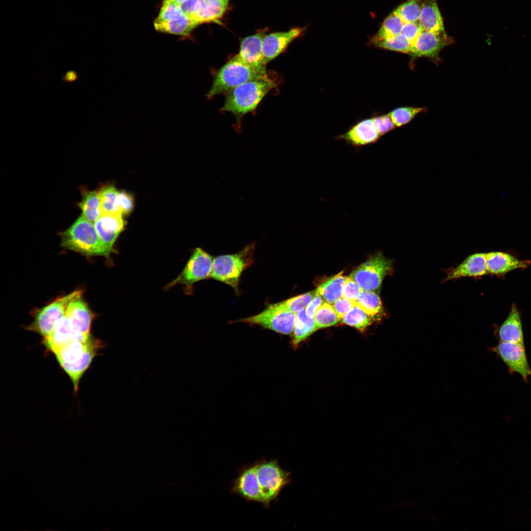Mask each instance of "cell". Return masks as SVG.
Wrapping results in <instances>:
<instances>
[{"mask_svg":"<svg viewBox=\"0 0 531 531\" xmlns=\"http://www.w3.org/2000/svg\"><path fill=\"white\" fill-rule=\"evenodd\" d=\"M277 83L269 75L248 81L225 94L221 111L232 114L239 129L242 118L255 111L264 97L277 87Z\"/></svg>","mask_w":531,"mask_h":531,"instance_id":"obj_1","label":"cell"},{"mask_svg":"<svg viewBox=\"0 0 531 531\" xmlns=\"http://www.w3.org/2000/svg\"><path fill=\"white\" fill-rule=\"evenodd\" d=\"M101 346L99 340L90 335L84 339L74 340L53 353L59 365L70 379L75 391L78 390L81 378Z\"/></svg>","mask_w":531,"mask_h":531,"instance_id":"obj_2","label":"cell"},{"mask_svg":"<svg viewBox=\"0 0 531 531\" xmlns=\"http://www.w3.org/2000/svg\"><path fill=\"white\" fill-rule=\"evenodd\" d=\"M60 237L62 247L84 256L109 258L112 253L99 237L94 223L81 215L61 233Z\"/></svg>","mask_w":531,"mask_h":531,"instance_id":"obj_3","label":"cell"},{"mask_svg":"<svg viewBox=\"0 0 531 531\" xmlns=\"http://www.w3.org/2000/svg\"><path fill=\"white\" fill-rule=\"evenodd\" d=\"M268 75H261L236 55L214 72L211 86L206 96L209 100L216 95L226 94L248 81Z\"/></svg>","mask_w":531,"mask_h":531,"instance_id":"obj_4","label":"cell"},{"mask_svg":"<svg viewBox=\"0 0 531 531\" xmlns=\"http://www.w3.org/2000/svg\"><path fill=\"white\" fill-rule=\"evenodd\" d=\"M254 249L255 244L252 243L236 253L215 257L210 277L230 286L238 292L241 275L252 264Z\"/></svg>","mask_w":531,"mask_h":531,"instance_id":"obj_5","label":"cell"},{"mask_svg":"<svg viewBox=\"0 0 531 531\" xmlns=\"http://www.w3.org/2000/svg\"><path fill=\"white\" fill-rule=\"evenodd\" d=\"M257 478L262 497L261 504L268 507L281 491L292 481L291 473L281 468L277 459L256 462Z\"/></svg>","mask_w":531,"mask_h":531,"instance_id":"obj_6","label":"cell"},{"mask_svg":"<svg viewBox=\"0 0 531 531\" xmlns=\"http://www.w3.org/2000/svg\"><path fill=\"white\" fill-rule=\"evenodd\" d=\"M392 269V261L378 254L355 268L351 277L364 290L379 293L384 277Z\"/></svg>","mask_w":531,"mask_h":531,"instance_id":"obj_7","label":"cell"},{"mask_svg":"<svg viewBox=\"0 0 531 531\" xmlns=\"http://www.w3.org/2000/svg\"><path fill=\"white\" fill-rule=\"evenodd\" d=\"M82 294V290H76L40 309L27 329L37 333L43 338L47 337L53 331L56 323L65 315L70 302Z\"/></svg>","mask_w":531,"mask_h":531,"instance_id":"obj_8","label":"cell"},{"mask_svg":"<svg viewBox=\"0 0 531 531\" xmlns=\"http://www.w3.org/2000/svg\"><path fill=\"white\" fill-rule=\"evenodd\" d=\"M213 259L206 251L200 247L193 251L184 268L178 276L168 284L165 289L181 284L191 288L196 282L210 276Z\"/></svg>","mask_w":531,"mask_h":531,"instance_id":"obj_9","label":"cell"},{"mask_svg":"<svg viewBox=\"0 0 531 531\" xmlns=\"http://www.w3.org/2000/svg\"><path fill=\"white\" fill-rule=\"evenodd\" d=\"M488 351L494 353L503 361L510 374H517L524 382L528 383L531 377V367L524 344L499 341L497 345L489 348Z\"/></svg>","mask_w":531,"mask_h":531,"instance_id":"obj_10","label":"cell"},{"mask_svg":"<svg viewBox=\"0 0 531 531\" xmlns=\"http://www.w3.org/2000/svg\"><path fill=\"white\" fill-rule=\"evenodd\" d=\"M296 317V313L276 311L266 308L259 314L242 319L238 322L258 325L279 333L288 335L294 331Z\"/></svg>","mask_w":531,"mask_h":531,"instance_id":"obj_11","label":"cell"},{"mask_svg":"<svg viewBox=\"0 0 531 531\" xmlns=\"http://www.w3.org/2000/svg\"><path fill=\"white\" fill-rule=\"evenodd\" d=\"M453 42V39L445 31L439 32L423 30L413 44L410 56L413 59L426 57L437 60L442 49Z\"/></svg>","mask_w":531,"mask_h":531,"instance_id":"obj_12","label":"cell"},{"mask_svg":"<svg viewBox=\"0 0 531 531\" xmlns=\"http://www.w3.org/2000/svg\"><path fill=\"white\" fill-rule=\"evenodd\" d=\"M266 31L263 30L256 33L243 38L240 41L237 54L247 65L262 75L267 73L262 49V42Z\"/></svg>","mask_w":531,"mask_h":531,"instance_id":"obj_13","label":"cell"},{"mask_svg":"<svg viewBox=\"0 0 531 531\" xmlns=\"http://www.w3.org/2000/svg\"><path fill=\"white\" fill-rule=\"evenodd\" d=\"M256 469V462L241 468L233 481L231 492L248 502L261 503L262 497Z\"/></svg>","mask_w":531,"mask_h":531,"instance_id":"obj_14","label":"cell"},{"mask_svg":"<svg viewBox=\"0 0 531 531\" xmlns=\"http://www.w3.org/2000/svg\"><path fill=\"white\" fill-rule=\"evenodd\" d=\"M82 294L74 298L69 303L65 316L74 332L82 336L90 335L94 315Z\"/></svg>","mask_w":531,"mask_h":531,"instance_id":"obj_15","label":"cell"},{"mask_svg":"<svg viewBox=\"0 0 531 531\" xmlns=\"http://www.w3.org/2000/svg\"><path fill=\"white\" fill-rule=\"evenodd\" d=\"M125 224L120 213H102L94 223L99 237L111 253L116 252L115 243Z\"/></svg>","mask_w":531,"mask_h":531,"instance_id":"obj_16","label":"cell"},{"mask_svg":"<svg viewBox=\"0 0 531 531\" xmlns=\"http://www.w3.org/2000/svg\"><path fill=\"white\" fill-rule=\"evenodd\" d=\"M302 31V29L296 28L287 31L266 34L262 42L263 53L265 63L267 64L282 53L289 45L299 36Z\"/></svg>","mask_w":531,"mask_h":531,"instance_id":"obj_17","label":"cell"},{"mask_svg":"<svg viewBox=\"0 0 531 531\" xmlns=\"http://www.w3.org/2000/svg\"><path fill=\"white\" fill-rule=\"evenodd\" d=\"M488 273L486 253H475L449 271L444 281L464 277H480Z\"/></svg>","mask_w":531,"mask_h":531,"instance_id":"obj_18","label":"cell"},{"mask_svg":"<svg viewBox=\"0 0 531 531\" xmlns=\"http://www.w3.org/2000/svg\"><path fill=\"white\" fill-rule=\"evenodd\" d=\"M90 335L82 336L76 334L65 315L56 323L52 332L43 338L42 342L47 349L53 354L74 340L84 339Z\"/></svg>","mask_w":531,"mask_h":531,"instance_id":"obj_19","label":"cell"},{"mask_svg":"<svg viewBox=\"0 0 531 531\" xmlns=\"http://www.w3.org/2000/svg\"><path fill=\"white\" fill-rule=\"evenodd\" d=\"M486 256L488 272L492 274H503L515 269H524L530 263L501 251L487 253Z\"/></svg>","mask_w":531,"mask_h":531,"instance_id":"obj_20","label":"cell"},{"mask_svg":"<svg viewBox=\"0 0 531 531\" xmlns=\"http://www.w3.org/2000/svg\"><path fill=\"white\" fill-rule=\"evenodd\" d=\"M500 342L524 344L523 330L520 312L513 304L511 310L497 332Z\"/></svg>","mask_w":531,"mask_h":531,"instance_id":"obj_21","label":"cell"},{"mask_svg":"<svg viewBox=\"0 0 531 531\" xmlns=\"http://www.w3.org/2000/svg\"><path fill=\"white\" fill-rule=\"evenodd\" d=\"M380 136L371 118L359 122L340 138L359 147L375 142Z\"/></svg>","mask_w":531,"mask_h":531,"instance_id":"obj_22","label":"cell"},{"mask_svg":"<svg viewBox=\"0 0 531 531\" xmlns=\"http://www.w3.org/2000/svg\"><path fill=\"white\" fill-rule=\"evenodd\" d=\"M418 23L423 30L439 32L445 31L437 0H425Z\"/></svg>","mask_w":531,"mask_h":531,"instance_id":"obj_23","label":"cell"},{"mask_svg":"<svg viewBox=\"0 0 531 531\" xmlns=\"http://www.w3.org/2000/svg\"><path fill=\"white\" fill-rule=\"evenodd\" d=\"M229 0H200V6L192 19L200 24L216 21L225 12Z\"/></svg>","mask_w":531,"mask_h":531,"instance_id":"obj_24","label":"cell"},{"mask_svg":"<svg viewBox=\"0 0 531 531\" xmlns=\"http://www.w3.org/2000/svg\"><path fill=\"white\" fill-rule=\"evenodd\" d=\"M80 190L82 200L77 206L81 210V216L94 223L102 214L98 191L89 190L84 187H82Z\"/></svg>","mask_w":531,"mask_h":531,"instance_id":"obj_25","label":"cell"},{"mask_svg":"<svg viewBox=\"0 0 531 531\" xmlns=\"http://www.w3.org/2000/svg\"><path fill=\"white\" fill-rule=\"evenodd\" d=\"M200 24L184 14L180 18L167 22H154L156 30L178 35L187 36Z\"/></svg>","mask_w":531,"mask_h":531,"instance_id":"obj_26","label":"cell"},{"mask_svg":"<svg viewBox=\"0 0 531 531\" xmlns=\"http://www.w3.org/2000/svg\"><path fill=\"white\" fill-rule=\"evenodd\" d=\"M343 271L328 279L317 289V292L324 300L333 304L342 296L344 286L347 279L342 275Z\"/></svg>","mask_w":531,"mask_h":531,"instance_id":"obj_27","label":"cell"},{"mask_svg":"<svg viewBox=\"0 0 531 531\" xmlns=\"http://www.w3.org/2000/svg\"><path fill=\"white\" fill-rule=\"evenodd\" d=\"M356 304L374 320L381 319L384 311L378 293L363 290L357 299Z\"/></svg>","mask_w":531,"mask_h":531,"instance_id":"obj_28","label":"cell"},{"mask_svg":"<svg viewBox=\"0 0 531 531\" xmlns=\"http://www.w3.org/2000/svg\"><path fill=\"white\" fill-rule=\"evenodd\" d=\"M317 330L314 318L309 317L303 309L296 313L295 323L292 341L295 348L315 331Z\"/></svg>","mask_w":531,"mask_h":531,"instance_id":"obj_29","label":"cell"},{"mask_svg":"<svg viewBox=\"0 0 531 531\" xmlns=\"http://www.w3.org/2000/svg\"><path fill=\"white\" fill-rule=\"evenodd\" d=\"M316 291H313L282 301L270 304L267 308L276 311H286L297 313L304 309L316 294Z\"/></svg>","mask_w":531,"mask_h":531,"instance_id":"obj_30","label":"cell"},{"mask_svg":"<svg viewBox=\"0 0 531 531\" xmlns=\"http://www.w3.org/2000/svg\"><path fill=\"white\" fill-rule=\"evenodd\" d=\"M97 191L102 213L121 214L118 203V192L113 185H103Z\"/></svg>","mask_w":531,"mask_h":531,"instance_id":"obj_31","label":"cell"},{"mask_svg":"<svg viewBox=\"0 0 531 531\" xmlns=\"http://www.w3.org/2000/svg\"><path fill=\"white\" fill-rule=\"evenodd\" d=\"M376 47L382 49L411 55L413 44L402 34L384 39H373Z\"/></svg>","mask_w":531,"mask_h":531,"instance_id":"obj_32","label":"cell"},{"mask_svg":"<svg viewBox=\"0 0 531 531\" xmlns=\"http://www.w3.org/2000/svg\"><path fill=\"white\" fill-rule=\"evenodd\" d=\"M425 0H408L393 11L404 23L418 22Z\"/></svg>","mask_w":531,"mask_h":531,"instance_id":"obj_33","label":"cell"},{"mask_svg":"<svg viewBox=\"0 0 531 531\" xmlns=\"http://www.w3.org/2000/svg\"><path fill=\"white\" fill-rule=\"evenodd\" d=\"M403 21L394 11L384 20L375 39H384L395 36L402 31Z\"/></svg>","mask_w":531,"mask_h":531,"instance_id":"obj_34","label":"cell"},{"mask_svg":"<svg viewBox=\"0 0 531 531\" xmlns=\"http://www.w3.org/2000/svg\"><path fill=\"white\" fill-rule=\"evenodd\" d=\"M314 319L317 330L333 326L341 320L332 305L326 302H324L319 308Z\"/></svg>","mask_w":531,"mask_h":531,"instance_id":"obj_35","label":"cell"},{"mask_svg":"<svg viewBox=\"0 0 531 531\" xmlns=\"http://www.w3.org/2000/svg\"><path fill=\"white\" fill-rule=\"evenodd\" d=\"M341 320L345 324L364 331L371 324L373 319L356 305Z\"/></svg>","mask_w":531,"mask_h":531,"instance_id":"obj_36","label":"cell"},{"mask_svg":"<svg viewBox=\"0 0 531 531\" xmlns=\"http://www.w3.org/2000/svg\"><path fill=\"white\" fill-rule=\"evenodd\" d=\"M425 110V108L403 107L393 110L388 115L395 126H400L410 122L416 115Z\"/></svg>","mask_w":531,"mask_h":531,"instance_id":"obj_37","label":"cell"},{"mask_svg":"<svg viewBox=\"0 0 531 531\" xmlns=\"http://www.w3.org/2000/svg\"><path fill=\"white\" fill-rule=\"evenodd\" d=\"M184 15L180 5L168 0H164L158 17L154 22H162L174 21Z\"/></svg>","mask_w":531,"mask_h":531,"instance_id":"obj_38","label":"cell"},{"mask_svg":"<svg viewBox=\"0 0 531 531\" xmlns=\"http://www.w3.org/2000/svg\"><path fill=\"white\" fill-rule=\"evenodd\" d=\"M363 289L351 277H347L344 286L342 297L355 301Z\"/></svg>","mask_w":531,"mask_h":531,"instance_id":"obj_39","label":"cell"},{"mask_svg":"<svg viewBox=\"0 0 531 531\" xmlns=\"http://www.w3.org/2000/svg\"><path fill=\"white\" fill-rule=\"evenodd\" d=\"M423 30L418 22H406L403 24L401 33L413 45Z\"/></svg>","mask_w":531,"mask_h":531,"instance_id":"obj_40","label":"cell"},{"mask_svg":"<svg viewBox=\"0 0 531 531\" xmlns=\"http://www.w3.org/2000/svg\"><path fill=\"white\" fill-rule=\"evenodd\" d=\"M118 203L120 213L122 215H128L132 211L134 200L131 194L124 191L118 192Z\"/></svg>","mask_w":531,"mask_h":531,"instance_id":"obj_41","label":"cell"},{"mask_svg":"<svg viewBox=\"0 0 531 531\" xmlns=\"http://www.w3.org/2000/svg\"><path fill=\"white\" fill-rule=\"evenodd\" d=\"M374 125L380 135L393 129L395 125L388 114L374 118Z\"/></svg>","mask_w":531,"mask_h":531,"instance_id":"obj_42","label":"cell"},{"mask_svg":"<svg viewBox=\"0 0 531 531\" xmlns=\"http://www.w3.org/2000/svg\"><path fill=\"white\" fill-rule=\"evenodd\" d=\"M356 305V301H351L341 297L332 304V307L340 319H342Z\"/></svg>","mask_w":531,"mask_h":531,"instance_id":"obj_43","label":"cell"},{"mask_svg":"<svg viewBox=\"0 0 531 531\" xmlns=\"http://www.w3.org/2000/svg\"><path fill=\"white\" fill-rule=\"evenodd\" d=\"M179 5L183 14L191 18L199 10L200 0H185Z\"/></svg>","mask_w":531,"mask_h":531,"instance_id":"obj_44","label":"cell"},{"mask_svg":"<svg viewBox=\"0 0 531 531\" xmlns=\"http://www.w3.org/2000/svg\"><path fill=\"white\" fill-rule=\"evenodd\" d=\"M323 303V298L316 291L315 296L305 308L306 315L311 318H314L317 310Z\"/></svg>","mask_w":531,"mask_h":531,"instance_id":"obj_45","label":"cell"},{"mask_svg":"<svg viewBox=\"0 0 531 531\" xmlns=\"http://www.w3.org/2000/svg\"><path fill=\"white\" fill-rule=\"evenodd\" d=\"M170 0V1H171L174 2H176V3H177V4H180L181 3H182L185 0Z\"/></svg>","mask_w":531,"mask_h":531,"instance_id":"obj_46","label":"cell"}]
</instances>
